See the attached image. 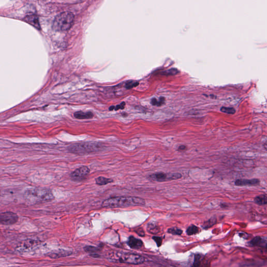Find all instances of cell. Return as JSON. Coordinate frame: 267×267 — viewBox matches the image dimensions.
<instances>
[{
    "label": "cell",
    "instance_id": "obj_1",
    "mask_svg": "<svg viewBox=\"0 0 267 267\" xmlns=\"http://www.w3.org/2000/svg\"><path fill=\"white\" fill-rule=\"evenodd\" d=\"M145 200L137 197L122 196L109 198L102 202V206L104 208H123L144 206Z\"/></svg>",
    "mask_w": 267,
    "mask_h": 267
},
{
    "label": "cell",
    "instance_id": "obj_2",
    "mask_svg": "<svg viewBox=\"0 0 267 267\" xmlns=\"http://www.w3.org/2000/svg\"><path fill=\"white\" fill-rule=\"evenodd\" d=\"M74 19L75 16L73 13L69 12H62L55 17L52 28L55 31H66L72 26Z\"/></svg>",
    "mask_w": 267,
    "mask_h": 267
},
{
    "label": "cell",
    "instance_id": "obj_3",
    "mask_svg": "<svg viewBox=\"0 0 267 267\" xmlns=\"http://www.w3.org/2000/svg\"><path fill=\"white\" fill-rule=\"evenodd\" d=\"M25 194L27 199L34 202H50L54 199L52 191L47 188H31L26 191Z\"/></svg>",
    "mask_w": 267,
    "mask_h": 267
},
{
    "label": "cell",
    "instance_id": "obj_4",
    "mask_svg": "<svg viewBox=\"0 0 267 267\" xmlns=\"http://www.w3.org/2000/svg\"><path fill=\"white\" fill-rule=\"evenodd\" d=\"M101 148L99 144L96 143H83V144H76L69 146V151L76 154H85L87 153L95 152Z\"/></svg>",
    "mask_w": 267,
    "mask_h": 267
},
{
    "label": "cell",
    "instance_id": "obj_5",
    "mask_svg": "<svg viewBox=\"0 0 267 267\" xmlns=\"http://www.w3.org/2000/svg\"><path fill=\"white\" fill-rule=\"evenodd\" d=\"M118 260L121 262L132 265H139L144 262L145 259L139 255L132 253H124L119 256Z\"/></svg>",
    "mask_w": 267,
    "mask_h": 267
},
{
    "label": "cell",
    "instance_id": "obj_6",
    "mask_svg": "<svg viewBox=\"0 0 267 267\" xmlns=\"http://www.w3.org/2000/svg\"><path fill=\"white\" fill-rule=\"evenodd\" d=\"M182 177V175L180 173H170L167 174L164 173H156L149 176V178L156 182H162L169 181L171 180H175Z\"/></svg>",
    "mask_w": 267,
    "mask_h": 267
},
{
    "label": "cell",
    "instance_id": "obj_7",
    "mask_svg": "<svg viewBox=\"0 0 267 267\" xmlns=\"http://www.w3.org/2000/svg\"><path fill=\"white\" fill-rule=\"evenodd\" d=\"M90 173V170L86 166L79 167L71 174V179L74 182H81L85 180Z\"/></svg>",
    "mask_w": 267,
    "mask_h": 267
},
{
    "label": "cell",
    "instance_id": "obj_8",
    "mask_svg": "<svg viewBox=\"0 0 267 267\" xmlns=\"http://www.w3.org/2000/svg\"><path fill=\"white\" fill-rule=\"evenodd\" d=\"M39 242L35 240H27L20 242L16 247V251L19 253L29 251L38 245Z\"/></svg>",
    "mask_w": 267,
    "mask_h": 267
},
{
    "label": "cell",
    "instance_id": "obj_9",
    "mask_svg": "<svg viewBox=\"0 0 267 267\" xmlns=\"http://www.w3.org/2000/svg\"><path fill=\"white\" fill-rule=\"evenodd\" d=\"M17 214L12 212H5L1 213L0 222L3 225H12L18 221Z\"/></svg>",
    "mask_w": 267,
    "mask_h": 267
},
{
    "label": "cell",
    "instance_id": "obj_10",
    "mask_svg": "<svg viewBox=\"0 0 267 267\" xmlns=\"http://www.w3.org/2000/svg\"><path fill=\"white\" fill-rule=\"evenodd\" d=\"M260 184V180L258 179H238L235 182V184L238 186H257Z\"/></svg>",
    "mask_w": 267,
    "mask_h": 267
},
{
    "label": "cell",
    "instance_id": "obj_11",
    "mask_svg": "<svg viewBox=\"0 0 267 267\" xmlns=\"http://www.w3.org/2000/svg\"><path fill=\"white\" fill-rule=\"evenodd\" d=\"M127 243L129 247L133 249H139L143 245L142 240L135 238L133 236L129 237Z\"/></svg>",
    "mask_w": 267,
    "mask_h": 267
},
{
    "label": "cell",
    "instance_id": "obj_12",
    "mask_svg": "<svg viewBox=\"0 0 267 267\" xmlns=\"http://www.w3.org/2000/svg\"><path fill=\"white\" fill-rule=\"evenodd\" d=\"M24 20L28 24L34 26L37 29H40V24L39 22L38 17L35 15H30L26 17Z\"/></svg>",
    "mask_w": 267,
    "mask_h": 267
},
{
    "label": "cell",
    "instance_id": "obj_13",
    "mask_svg": "<svg viewBox=\"0 0 267 267\" xmlns=\"http://www.w3.org/2000/svg\"><path fill=\"white\" fill-rule=\"evenodd\" d=\"M250 245L251 246H260V247H267V241L260 237H256L249 242Z\"/></svg>",
    "mask_w": 267,
    "mask_h": 267
},
{
    "label": "cell",
    "instance_id": "obj_14",
    "mask_svg": "<svg viewBox=\"0 0 267 267\" xmlns=\"http://www.w3.org/2000/svg\"><path fill=\"white\" fill-rule=\"evenodd\" d=\"M74 116L75 118L77 119H89L93 118V114L91 112H83V111H78L74 113Z\"/></svg>",
    "mask_w": 267,
    "mask_h": 267
},
{
    "label": "cell",
    "instance_id": "obj_15",
    "mask_svg": "<svg viewBox=\"0 0 267 267\" xmlns=\"http://www.w3.org/2000/svg\"><path fill=\"white\" fill-rule=\"evenodd\" d=\"M72 253L69 251H58V252H53L50 254L49 257L52 258H57L62 257L66 256L68 255H70Z\"/></svg>",
    "mask_w": 267,
    "mask_h": 267
},
{
    "label": "cell",
    "instance_id": "obj_16",
    "mask_svg": "<svg viewBox=\"0 0 267 267\" xmlns=\"http://www.w3.org/2000/svg\"><path fill=\"white\" fill-rule=\"evenodd\" d=\"M113 182V180L111 178H106L104 177L100 176L96 179V183L98 185H105L107 184L111 183Z\"/></svg>",
    "mask_w": 267,
    "mask_h": 267
},
{
    "label": "cell",
    "instance_id": "obj_17",
    "mask_svg": "<svg viewBox=\"0 0 267 267\" xmlns=\"http://www.w3.org/2000/svg\"><path fill=\"white\" fill-rule=\"evenodd\" d=\"M254 201L257 205H265L267 204V196L265 195H260L255 198Z\"/></svg>",
    "mask_w": 267,
    "mask_h": 267
},
{
    "label": "cell",
    "instance_id": "obj_18",
    "mask_svg": "<svg viewBox=\"0 0 267 267\" xmlns=\"http://www.w3.org/2000/svg\"><path fill=\"white\" fill-rule=\"evenodd\" d=\"M199 228L195 225H192L188 227L186 230V233L188 235H193L196 234L199 232Z\"/></svg>",
    "mask_w": 267,
    "mask_h": 267
},
{
    "label": "cell",
    "instance_id": "obj_19",
    "mask_svg": "<svg viewBox=\"0 0 267 267\" xmlns=\"http://www.w3.org/2000/svg\"><path fill=\"white\" fill-rule=\"evenodd\" d=\"M148 231L151 234H156L159 232V229L158 226L153 223L149 224L148 225Z\"/></svg>",
    "mask_w": 267,
    "mask_h": 267
},
{
    "label": "cell",
    "instance_id": "obj_20",
    "mask_svg": "<svg viewBox=\"0 0 267 267\" xmlns=\"http://www.w3.org/2000/svg\"><path fill=\"white\" fill-rule=\"evenodd\" d=\"M178 73H179V71L178 69L173 68V69H168L167 71H164L162 73V74L164 75H175L177 74Z\"/></svg>",
    "mask_w": 267,
    "mask_h": 267
},
{
    "label": "cell",
    "instance_id": "obj_21",
    "mask_svg": "<svg viewBox=\"0 0 267 267\" xmlns=\"http://www.w3.org/2000/svg\"><path fill=\"white\" fill-rule=\"evenodd\" d=\"M221 111L222 112L227 113V114H233L235 112V110L233 107H223L221 108Z\"/></svg>",
    "mask_w": 267,
    "mask_h": 267
},
{
    "label": "cell",
    "instance_id": "obj_22",
    "mask_svg": "<svg viewBox=\"0 0 267 267\" xmlns=\"http://www.w3.org/2000/svg\"><path fill=\"white\" fill-rule=\"evenodd\" d=\"M139 85L138 82H134L132 80H129L126 83L125 85L126 88L127 89H131L134 87H136Z\"/></svg>",
    "mask_w": 267,
    "mask_h": 267
},
{
    "label": "cell",
    "instance_id": "obj_23",
    "mask_svg": "<svg viewBox=\"0 0 267 267\" xmlns=\"http://www.w3.org/2000/svg\"><path fill=\"white\" fill-rule=\"evenodd\" d=\"M168 232L171 234L180 235L182 234L183 232L181 229L176 228V227H173V228L169 229L168 230Z\"/></svg>",
    "mask_w": 267,
    "mask_h": 267
},
{
    "label": "cell",
    "instance_id": "obj_24",
    "mask_svg": "<svg viewBox=\"0 0 267 267\" xmlns=\"http://www.w3.org/2000/svg\"><path fill=\"white\" fill-rule=\"evenodd\" d=\"M216 223V219L215 218H211L210 220H208V221L206 222L204 224V227L205 228H208V227H211L213 225H214V224Z\"/></svg>",
    "mask_w": 267,
    "mask_h": 267
},
{
    "label": "cell",
    "instance_id": "obj_25",
    "mask_svg": "<svg viewBox=\"0 0 267 267\" xmlns=\"http://www.w3.org/2000/svg\"><path fill=\"white\" fill-rule=\"evenodd\" d=\"M153 240H154L155 242L156 243L158 247H160V246L161 245L162 242V237H159V236H153Z\"/></svg>",
    "mask_w": 267,
    "mask_h": 267
},
{
    "label": "cell",
    "instance_id": "obj_26",
    "mask_svg": "<svg viewBox=\"0 0 267 267\" xmlns=\"http://www.w3.org/2000/svg\"><path fill=\"white\" fill-rule=\"evenodd\" d=\"M200 256L199 255L195 256V257L194 262V266H195V267H197V266L199 265V264H200Z\"/></svg>",
    "mask_w": 267,
    "mask_h": 267
},
{
    "label": "cell",
    "instance_id": "obj_27",
    "mask_svg": "<svg viewBox=\"0 0 267 267\" xmlns=\"http://www.w3.org/2000/svg\"><path fill=\"white\" fill-rule=\"evenodd\" d=\"M85 249L87 252H96L97 251H98L97 248L92 246H87L85 248Z\"/></svg>",
    "mask_w": 267,
    "mask_h": 267
},
{
    "label": "cell",
    "instance_id": "obj_28",
    "mask_svg": "<svg viewBox=\"0 0 267 267\" xmlns=\"http://www.w3.org/2000/svg\"><path fill=\"white\" fill-rule=\"evenodd\" d=\"M125 106V103L124 102H122V103L120 104H119V105L115 106V107L114 110L115 111H117V110H118L119 109H124Z\"/></svg>",
    "mask_w": 267,
    "mask_h": 267
},
{
    "label": "cell",
    "instance_id": "obj_29",
    "mask_svg": "<svg viewBox=\"0 0 267 267\" xmlns=\"http://www.w3.org/2000/svg\"><path fill=\"white\" fill-rule=\"evenodd\" d=\"M165 102V98L164 97H160L159 100L158 101V107L163 105Z\"/></svg>",
    "mask_w": 267,
    "mask_h": 267
},
{
    "label": "cell",
    "instance_id": "obj_30",
    "mask_svg": "<svg viewBox=\"0 0 267 267\" xmlns=\"http://www.w3.org/2000/svg\"><path fill=\"white\" fill-rule=\"evenodd\" d=\"M151 104L153 106H158V100L155 98H153L151 100Z\"/></svg>",
    "mask_w": 267,
    "mask_h": 267
},
{
    "label": "cell",
    "instance_id": "obj_31",
    "mask_svg": "<svg viewBox=\"0 0 267 267\" xmlns=\"http://www.w3.org/2000/svg\"><path fill=\"white\" fill-rule=\"evenodd\" d=\"M136 232L140 236H144L145 235V232L142 229H138V230H137Z\"/></svg>",
    "mask_w": 267,
    "mask_h": 267
},
{
    "label": "cell",
    "instance_id": "obj_32",
    "mask_svg": "<svg viewBox=\"0 0 267 267\" xmlns=\"http://www.w3.org/2000/svg\"><path fill=\"white\" fill-rule=\"evenodd\" d=\"M186 148V147L185 146L182 145L178 147V150H185Z\"/></svg>",
    "mask_w": 267,
    "mask_h": 267
},
{
    "label": "cell",
    "instance_id": "obj_33",
    "mask_svg": "<svg viewBox=\"0 0 267 267\" xmlns=\"http://www.w3.org/2000/svg\"><path fill=\"white\" fill-rule=\"evenodd\" d=\"M114 109L115 106H111V107H109V110L110 111H112L113 110H114Z\"/></svg>",
    "mask_w": 267,
    "mask_h": 267
},
{
    "label": "cell",
    "instance_id": "obj_34",
    "mask_svg": "<svg viewBox=\"0 0 267 267\" xmlns=\"http://www.w3.org/2000/svg\"><path fill=\"white\" fill-rule=\"evenodd\" d=\"M265 149H267V144H265Z\"/></svg>",
    "mask_w": 267,
    "mask_h": 267
}]
</instances>
